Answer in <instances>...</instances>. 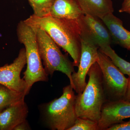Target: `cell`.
<instances>
[{
  "mask_svg": "<svg viewBox=\"0 0 130 130\" xmlns=\"http://www.w3.org/2000/svg\"><path fill=\"white\" fill-rule=\"evenodd\" d=\"M26 64L25 50L23 48L20 50L18 57L13 63L0 67V84L28 94L25 81L20 76L22 70Z\"/></svg>",
  "mask_w": 130,
  "mask_h": 130,
  "instance_id": "cell-8",
  "label": "cell"
},
{
  "mask_svg": "<svg viewBox=\"0 0 130 130\" xmlns=\"http://www.w3.org/2000/svg\"><path fill=\"white\" fill-rule=\"evenodd\" d=\"M123 12L126 13H127L130 14V8L124 10L123 12Z\"/></svg>",
  "mask_w": 130,
  "mask_h": 130,
  "instance_id": "cell-22",
  "label": "cell"
},
{
  "mask_svg": "<svg viewBox=\"0 0 130 130\" xmlns=\"http://www.w3.org/2000/svg\"><path fill=\"white\" fill-rule=\"evenodd\" d=\"M130 8V0H123L121 8L119 10L120 13H123V11Z\"/></svg>",
  "mask_w": 130,
  "mask_h": 130,
  "instance_id": "cell-20",
  "label": "cell"
},
{
  "mask_svg": "<svg viewBox=\"0 0 130 130\" xmlns=\"http://www.w3.org/2000/svg\"><path fill=\"white\" fill-rule=\"evenodd\" d=\"M102 72L107 102L124 99L128 79L107 56L98 51L97 61Z\"/></svg>",
  "mask_w": 130,
  "mask_h": 130,
  "instance_id": "cell-6",
  "label": "cell"
},
{
  "mask_svg": "<svg viewBox=\"0 0 130 130\" xmlns=\"http://www.w3.org/2000/svg\"><path fill=\"white\" fill-rule=\"evenodd\" d=\"M128 82L124 100L130 102V77L128 78Z\"/></svg>",
  "mask_w": 130,
  "mask_h": 130,
  "instance_id": "cell-21",
  "label": "cell"
},
{
  "mask_svg": "<svg viewBox=\"0 0 130 130\" xmlns=\"http://www.w3.org/2000/svg\"><path fill=\"white\" fill-rule=\"evenodd\" d=\"M89 80L83 92L76 95L75 109L78 117L98 123L103 106L107 102L102 72L97 62L88 72Z\"/></svg>",
  "mask_w": 130,
  "mask_h": 130,
  "instance_id": "cell-2",
  "label": "cell"
},
{
  "mask_svg": "<svg viewBox=\"0 0 130 130\" xmlns=\"http://www.w3.org/2000/svg\"><path fill=\"white\" fill-rule=\"evenodd\" d=\"M81 40L98 47L110 45L112 42L108 28L101 19L84 14L77 20Z\"/></svg>",
  "mask_w": 130,
  "mask_h": 130,
  "instance_id": "cell-7",
  "label": "cell"
},
{
  "mask_svg": "<svg viewBox=\"0 0 130 130\" xmlns=\"http://www.w3.org/2000/svg\"><path fill=\"white\" fill-rule=\"evenodd\" d=\"M34 28L39 53L47 74L52 76L55 71L63 73L69 78L72 86V75L75 72L73 62L63 54L59 46L46 32L41 29Z\"/></svg>",
  "mask_w": 130,
  "mask_h": 130,
  "instance_id": "cell-5",
  "label": "cell"
},
{
  "mask_svg": "<svg viewBox=\"0 0 130 130\" xmlns=\"http://www.w3.org/2000/svg\"><path fill=\"white\" fill-rule=\"evenodd\" d=\"M34 28L45 31L59 47L70 55L74 66L78 67L81 53V40L77 22L72 23L49 16L40 18L34 14L24 20Z\"/></svg>",
  "mask_w": 130,
  "mask_h": 130,
  "instance_id": "cell-1",
  "label": "cell"
},
{
  "mask_svg": "<svg viewBox=\"0 0 130 130\" xmlns=\"http://www.w3.org/2000/svg\"><path fill=\"white\" fill-rule=\"evenodd\" d=\"M19 41L25 50L27 68L24 72V79L27 86L28 94L33 85L40 81H48V75L43 66L35 28L24 21L18 24L16 29Z\"/></svg>",
  "mask_w": 130,
  "mask_h": 130,
  "instance_id": "cell-4",
  "label": "cell"
},
{
  "mask_svg": "<svg viewBox=\"0 0 130 130\" xmlns=\"http://www.w3.org/2000/svg\"><path fill=\"white\" fill-rule=\"evenodd\" d=\"M30 128L26 120L22 122L14 128L13 130H30Z\"/></svg>",
  "mask_w": 130,
  "mask_h": 130,
  "instance_id": "cell-19",
  "label": "cell"
},
{
  "mask_svg": "<svg viewBox=\"0 0 130 130\" xmlns=\"http://www.w3.org/2000/svg\"><path fill=\"white\" fill-rule=\"evenodd\" d=\"M26 95L0 84V112L9 106L24 101Z\"/></svg>",
  "mask_w": 130,
  "mask_h": 130,
  "instance_id": "cell-15",
  "label": "cell"
},
{
  "mask_svg": "<svg viewBox=\"0 0 130 130\" xmlns=\"http://www.w3.org/2000/svg\"><path fill=\"white\" fill-rule=\"evenodd\" d=\"M99 48L94 44L81 40V56L78 70L72 75V87L77 94L82 93L87 85L86 76L91 66L97 62Z\"/></svg>",
  "mask_w": 130,
  "mask_h": 130,
  "instance_id": "cell-9",
  "label": "cell"
},
{
  "mask_svg": "<svg viewBox=\"0 0 130 130\" xmlns=\"http://www.w3.org/2000/svg\"><path fill=\"white\" fill-rule=\"evenodd\" d=\"M130 118V102L124 99L105 103L98 122L99 130H107L115 124Z\"/></svg>",
  "mask_w": 130,
  "mask_h": 130,
  "instance_id": "cell-10",
  "label": "cell"
},
{
  "mask_svg": "<svg viewBox=\"0 0 130 130\" xmlns=\"http://www.w3.org/2000/svg\"><path fill=\"white\" fill-rule=\"evenodd\" d=\"M32 7L34 14L43 18L49 16L52 6L55 0H28Z\"/></svg>",
  "mask_w": 130,
  "mask_h": 130,
  "instance_id": "cell-16",
  "label": "cell"
},
{
  "mask_svg": "<svg viewBox=\"0 0 130 130\" xmlns=\"http://www.w3.org/2000/svg\"><path fill=\"white\" fill-rule=\"evenodd\" d=\"M84 14L76 0H55L50 15L73 23Z\"/></svg>",
  "mask_w": 130,
  "mask_h": 130,
  "instance_id": "cell-12",
  "label": "cell"
},
{
  "mask_svg": "<svg viewBox=\"0 0 130 130\" xmlns=\"http://www.w3.org/2000/svg\"><path fill=\"white\" fill-rule=\"evenodd\" d=\"M76 98L70 84L63 88L60 97L41 106V117L45 125L52 130H68L72 126L78 118Z\"/></svg>",
  "mask_w": 130,
  "mask_h": 130,
  "instance_id": "cell-3",
  "label": "cell"
},
{
  "mask_svg": "<svg viewBox=\"0 0 130 130\" xmlns=\"http://www.w3.org/2000/svg\"><path fill=\"white\" fill-rule=\"evenodd\" d=\"M102 20L111 33L112 41L130 51V31L124 28L123 21L113 13L107 14Z\"/></svg>",
  "mask_w": 130,
  "mask_h": 130,
  "instance_id": "cell-13",
  "label": "cell"
},
{
  "mask_svg": "<svg viewBox=\"0 0 130 130\" xmlns=\"http://www.w3.org/2000/svg\"><path fill=\"white\" fill-rule=\"evenodd\" d=\"M84 14L102 19L107 14L113 13L111 0H76Z\"/></svg>",
  "mask_w": 130,
  "mask_h": 130,
  "instance_id": "cell-14",
  "label": "cell"
},
{
  "mask_svg": "<svg viewBox=\"0 0 130 130\" xmlns=\"http://www.w3.org/2000/svg\"><path fill=\"white\" fill-rule=\"evenodd\" d=\"M29 110L24 101L0 112V130H13L20 123L26 120Z\"/></svg>",
  "mask_w": 130,
  "mask_h": 130,
  "instance_id": "cell-11",
  "label": "cell"
},
{
  "mask_svg": "<svg viewBox=\"0 0 130 130\" xmlns=\"http://www.w3.org/2000/svg\"><path fill=\"white\" fill-rule=\"evenodd\" d=\"M68 130H99L98 123L78 117L74 125Z\"/></svg>",
  "mask_w": 130,
  "mask_h": 130,
  "instance_id": "cell-17",
  "label": "cell"
},
{
  "mask_svg": "<svg viewBox=\"0 0 130 130\" xmlns=\"http://www.w3.org/2000/svg\"><path fill=\"white\" fill-rule=\"evenodd\" d=\"M107 130H130V120L126 122L115 124L108 128Z\"/></svg>",
  "mask_w": 130,
  "mask_h": 130,
  "instance_id": "cell-18",
  "label": "cell"
}]
</instances>
